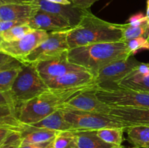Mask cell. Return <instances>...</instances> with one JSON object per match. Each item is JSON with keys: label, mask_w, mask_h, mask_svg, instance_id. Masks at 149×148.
Returning <instances> with one entry per match:
<instances>
[{"label": "cell", "mask_w": 149, "mask_h": 148, "mask_svg": "<svg viewBox=\"0 0 149 148\" xmlns=\"http://www.w3.org/2000/svg\"><path fill=\"white\" fill-rule=\"evenodd\" d=\"M70 49L92 44L122 41L119 25L105 21L86 10L81 21L69 29L67 36Z\"/></svg>", "instance_id": "obj_3"}, {"label": "cell", "mask_w": 149, "mask_h": 148, "mask_svg": "<svg viewBox=\"0 0 149 148\" xmlns=\"http://www.w3.org/2000/svg\"><path fill=\"white\" fill-rule=\"evenodd\" d=\"M51 142L45 144H40V145H20V146L18 148H45Z\"/></svg>", "instance_id": "obj_37"}, {"label": "cell", "mask_w": 149, "mask_h": 148, "mask_svg": "<svg viewBox=\"0 0 149 148\" xmlns=\"http://www.w3.org/2000/svg\"><path fill=\"white\" fill-rule=\"evenodd\" d=\"M29 20H14V21H9V20H0V35L4 33L6 30L12 28L16 26L20 25L28 24Z\"/></svg>", "instance_id": "obj_31"}, {"label": "cell", "mask_w": 149, "mask_h": 148, "mask_svg": "<svg viewBox=\"0 0 149 148\" xmlns=\"http://www.w3.org/2000/svg\"><path fill=\"white\" fill-rule=\"evenodd\" d=\"M141 63L134 56L114 61L99 71L95 77L96 83L99 87L116 86L118 81L127 76Z\"/></svg>", "instance_id": "obj_8"}, {"label": "cell", "mask_w": 149, "mask_h": 148, "mask_svg": "<svg viewBox=\"0 0 149 148\" xmlns=\"http://www.w3.org/2000/svg\"><path fill=\"white\" fill-rule=\"evenodd\" d=\"M0 105L10 106L16 109L13 99L10 92H1L0 91Z\"/></svg>", "instance_id": "obj_35"}, {"label": "cell", "mask_w": 149, "mask_h": 148, "mask_svg": "<svg viewBox=\"0 0 149 148\" xmlns=\"http://www.w3.org/2000/svg\"><path fill=\"white\" fill-rule=\"evenodd\" d=\"M146 18L148 21V24L149 25V0H147V8H146Z\"/></svg>", "instance_id": "obj_39"}, {"label": "cell", "mask_w": 149, "mask_h": 148, "mask_svg": "<svg viewBox=\"0 0 149 148\" xmlns=\"http://www.w3.org/2000/svg\"><path fill=\"white\" fill-rule=\"evenodd\" d=\"M49 37V32L33 30L22 39L12 42L3 41L0 52L7 54L22 62L23 59Z\"/></svg>", "instance_id": "obj_9"}, {"label": "cell", "mask_w": 149, "mask_h": 148, "mask_svg": "<svg viewBox=\"0 0 149 148\" xmlns=\"http://www.w3.org/2000/svg\"><path fill=\"white\" fill-rule=\"evenodd\" d=\"M97 86H98L95 84L62 89L49 88L47 91L17 107L16 110L17 118L22 124L31 125L37 123L61 108L62 104L71 97Z\"/></svg>", "instance_id": "obj_1"}, {"label": "cell", "mask_w": 149, "mask_h": 148, "mask_svg": "<svg viewBox=\"0 0 149 148\" xmlns=\"http://www.w3.org/2000/svg\"><path fill=\"white\" fill-rule=\"evenodd\" d=\"M61 109L65 120L72 126L74 131H97L106 128H127L126 125L107 114Z\"/></svg>", "instance_id": "obj_6"}, {"label": "cell", "mask_w": 149, "mask_h": 148, "mask_svg": "<svg viewBox=\"0 0 149 148\" xmlns=\"http://www.w3.org/2000/svg\"><path fill=\"white\" fill-rule=\"evenodd\" d=\"M78 148H112L115 145L106 143L97 134V131H76Z\"/></svg>", "instance_id": "obj_20"}, {"label": "cell", "mask_w": 149, "mask_h": 148, "mask_svg": "<svg viewBox=\"0 0 149 148\" xmlns=\"http://www.w3.org/2000/svg\"><path fill=\"white\" fill-rule=\"evenodd\" d=\"M116 86L149 93V63L141 62L127 76L118 81Z\"/></svg>", "instance_id": "obj_15"}, {"label": "cell", "mask_w": 149, "mask_h": 148, "mask_svg": "<svg viewBox=\"0 0 149 148\" xmlns=\"http://www.w3.org/2000/svg\"><path fill=\"white\" fill-rule=\"evenodd\" d=\"M58 132L30 125L23 124L20 130L21 145H40L53 141Z\"/></svg>", "instance_id": "obj_18"}, {"label": "cell", "mask_w": 149, "mask_h": 148, "mask_svg": "<svg viewBox=\"0 0 149 148\" xmlns=\"http://www.w3.org/2000/svg\"><path fill=\"white\" fill-rule=\"evenodd\" d=\"M49 89H62L97 84L95 77L87 71L70 72L45 81Z\"/></svg>", "instance_id": "obj_13"}, {"label": "cell", "mask_w": 149, "mask_h": 148, "mask_svg": "<svg viewBox=\"0 0 149 148\" xmlns=\"http://www.w3.org/2000/svg\"><path fill=\"white\" fill-rule=\"evenodd\" d=\"M28 25L34 30H42L47 32L57 31L71 28L62 17L41 10L33 17L29 19Z\"/></svg>", "instance_id": "obj_16"}, {"label": "cell", "mask_w": 149, "mask_h": 148, "mask_svg": "<svg viewBox=\"0 0 149 148\" xmlns=\"http://www.w3.org/2000/svg\"><path fill=\"white\" fill-rule=\"evenodd\" d=\"M127 23H129V24L132 25V26H138L148 23V21H147L146 16L143 13L138 12L131 16V17L128 19Z\"/></svg>", "instance_id": "obj_32"}, {"label": "cell", "mask_w": 149, "mask_h": 148, "mask_svg": "<svg viewBox=\"0 0 149 148\" xmlns=\"http://www.w3.org/2000/svg\"><path fill=\"white\" fill-rule=\"evenodd\" d=\"M52 145L53 148H78L76 131L58 132Z\"/></svg>", "instance_id": "obj_25"}, {"label": "cell", "mask_w": 149, "mask_h": 148, "mask_svg": "<svg viewBox=\"0 0 149 148\" xmlns=\"http://www.w3.org/2000/svg\"><path fill=\"white\" fill-rule=\"evenodd\" d=\"M148 50H149V49H148Z\"/></svg>", "instance_id": "obj_44"}, {"label": "cell", "mask_w": 149, "mask_h": 148, "mask_svg": "<svg viewBox=\"0 0 149 148\" xmlns=\"http://www.w3.org/2000/svg\"><path fill=\"white\" fill-rule=\"evenodd\" d=\"M118 25L122 30L123 42L138 37H146L149 40V25L148 23L138 26H132L128 23Z\"/></svg>", "instance_id": "obj_22"}, {"label": "cell", "mask_w": 149, "mask_h": 148, "mask_svg": "<svg viewBox=\"0 0 149 148\" xmlns=\"http://www.w3.org/2000/svg\"><path fill=\"white\" fill-rule=\"evenodd\" d=\"M30 126L50 129V130L56 131H74L72 126L65 120L62 110L61 108L45 117L40 121L31 124Z\"/></svg>", "instance_id": "obj_19"}, {"label": "cell", "mask_w": 149, "mask_h": 148, "mask_svg": "<svg viewBox=\"0 0 149 148\" xmlns=\"http://www.w3.org/2000/svg\"><path fill=\"white\" fill-rule=\"evenodd\" d=\"M22 124L17 118V111L15 107L0 105V127L17 128L21 129Z\"/></svg>", "instance_id": "obj_24"}, {"label": "cell", "mask_w": 149, "mask_h": 148, "mask_svg": "<svg viewBox=\"0 0 149 148\" xmlns=\"http://www.w3.org/2000/svg\"><path fill=\"white\" fill-rule=\"evenodd\" d=\"M109 115L130 127L132 126H149V109L135 107H111Z\"/></svg>", "instance_id": "obj_14"}, {"label": "cell", "mask_w": 149, "mask_h": 148, "mask_svg": "<svg viewBox=\"0 0 149 148\" xmlns=\"http://www.w3.org/2000/svg\"><path fill=\"white\" fill-rule=\"evenodd\" d=\"M100 101L111 107L149 109V93L115 86L99 87L95 90Z\"/></svg>", "instance_id": "obj_5"}, {"label": "cell", "mask_w": 149, "mask_h": 148, "mask_svg": "<svg viewBox=\"0 0 149 148\" xmlns=\"http://www.w3.org/2000/svg\"><path fill=\"white\" fill-rule=\"evenodd\" d=\"M125 128H106L97 131V134L106 143L121 146L124 141V131Z\"/></svg>", "instance_id": "obj_23"}, {"label": "cell", "mask_w": 149, "mask_h": 148, "mask_svg": "<svg viewBox=\"0 0 149 148\" xmlns=\"http://www.w3.org/2000/svg\"><path fill=\"white\" fill-rule=\"evenodd\" d=\"M23 64V62L19 61L18 59L13 57L7 54L0 52V71L21 66Z\"/></svg>", "instance_id": "obj_29"}, {"label": "cell", "mask_w": 149, "mask_h": 148, "mask_svg": "<svg viewBox=\"0 0 149 148\" xmlns=\"http://www.w3.org/2000/svg\"><path fill=\"white\" fill-rule=\"evenodd\" d=\"M33 3L39 7V10L62 17L71 27H75L79 23L86 11V10L78 8L72 4L65 5L47 0H33Z\"/></svg>", "instance_id": "obj_12"}, {"label": "cell", "mask_w": 149, "mask_h": 148, "mask_svg": "<svg viewBox=\"0 0 149 148\" xmlns=\"http://www.w3.org/2000/svg\"><path fill=\"white\" fill-rule=\"evenodd\" d=\"M45 148H53V147H52V142H51V143H50V144H49V145H48V146H47V147H45Z\"/></svg>", "instance_id": "obj_42"}, {"label": "cell", "mask_w": 149, "mask_h": 148, "mask_svg": "<svg viewBox=\"0 0 149 148\" xmlns=\"http://www.w3.org/2000/svg\"><path fill=\"white\" fill-rule=\"evenodd\" d=\"M48 1H50L52 3H56V4H71V1L69 0H47Z\"/></svg>", "instance_id": "obj_38"}, {"label": "cell", "mask_w": 149, "mask_h": 148, "mask_svg": "<svg viewBox=\"0 0 149 148\" xmlns=\"http://www.w3.org/2000/svg\"><path fill=\"white\" fill-rule=\"evenodd\" d=\"M71 4L82 10H89L98 0H69Z\"/></svg>", "instance_id": "obj_34"}, {"label": "cell", "mask_w": 149, "mask_h": 148, "mask_svg": "<svg viewBox=\"0 0 149 148\" xmlns=\"http://www.w3.org/2000/svg\"><path fill=\"white\" fill-rule=\"evenodd\" d=\"M70 28L49 32L47 39L25 57L22 62L36 65L39 62L61 57L65 55L70 49L67 40Z\"/></svg>", "instance_id": "obj_7"}, {"label": "cell", "mask_w": 149, "mask_h": 148, "mask_svg": "<svg viewBox=\"0 0 149 148\" xmlns=\"http://www.w3.org/2000/svg\"><path fill=\"white\" fill-rule=\"evenodd\" d=\"M131 148H139V147H131Z\"/></svg>", "instance_id": "obj_43"}, {"label": "cell", "mask_w": 149, "mask_h": 148, "mask_svg": "<svg viewBox=\"0 0 149 148\" xmlns=\"http://www.w3.org/2000/svg\"><path fill=\"white\" fill-rule=\"evenodd\" d=\"M132 56H134L138 51L149 49V40L146 37H138L125 42Z\"/></svg>", "instance_id": "obj_28"}, {"label": "cell", "mask_w": 149, "mask_h": 148, "mask_svg": "<svg viewBox=\"0 0 149 148\" xmlns=\"http://www.w3.org/2000/svg\"><path fill=\"white\" fill-rule=\"evenodd\" d=\"M3 41H4V40H3V39H2V38H1V35H0V46H1V44H2Z\"/></svg>", "instance_id": "obj_41"}, {"label": "cell", "mask_w": 149, "mask_h": 148, "mask_svg": "<svg viewBox=\"0 0 149 148\" xmlns=\"http://www.w3.org/2000/svg\"><path fill=\"white\" fill-rule=\"evenodd\" d=\"M97 87L71 97L62 104L61 108L109 115L111 107L99 100L95 92Z\"/></svg>", "instance_id": "obj_10"}, {"label": "cell", "mask_w": 149, "mask_h": 148, "mask_svg": "<svg viewBox=\"0 0 149 148\" xmlns=\"http://www.w3.org/2000/svg\"><path fill=\"white\" fill-rule=\"evenodd\" d=\"M112 148H126V147H123L121 145V146H114L113 147H112Z\"/></svg>", "instance_id": "obj_40"}, {"label": "cell", "mask_w": 149, "mask_h": 148, "mask_svg": "<svg viewBox=\"0 0 149 148\" xmlns=\"http://www.w3.org/2000/svg\"><path fill=\"white\" fill-rule=\"evenodd\" d=\"M34 65L39 75L45 81L70 72L87 71L85 68L70 62L68 59V52L61 57L39 62Z\"/></svg>", "instance_id": "obj_11"}, {"label": "cell", "mask_w": 149, "mask_h": 148, "mask_svg": "<svg viewBox=\"0 0 149 148\" xmlns=\"http://www.w3.org/2000/svg\"><path fill=\"white\" fill-rule=\"evenodd\" d=\"M39 10L33 4H9L0 7V20H29Z\"/></svg>", "instance_id": "obj_17"}, {"label": "cell", "mask_w": 149, "mask_h": 148, "mask_svg": "<svg viewBox=\"0 0 149 148\" xmlns=\"http://www.w3.org/2000/svg\"><path fill=\"white\" fill-rule=\"evenodd\" d=\"M21 145L20 131H15L0 145V148H18Z\"/></svg>", "instance_id": "obj_30"}, {"label": "cell", "mask_w": 149, "mask_h": 148, "mask_svg": "<svg viewBox=\"0 0 149 148\" xmlns=\"http://www.w3.org/2000/svg\"><path fill=\"white\" fill-rule=\"evenodd\" d=\"M33 30L34 29L30 27L28 24L20 25L4 31V33H1V36L4 41L12 42L22 39Z\"/></svg>", "instance_id": "obj_27"}, {"label": "cell", "mask_w": 149, "mask_h": 148, "mask_svg": "<svg viewBox=\"0 0 149 148\" xmlns=\"http://www.w3.org/2000/svg\"><path fill=\"white\" fill-rule=\"evenodd\" d=\"M22 65L0 71V91L9 92L11 90L13 84L21 70Z\"/></svg>", "instance_id": "obj_26"}, {"label": "cell", "mask_w": 149, "mask_h": 148, "mask_svg": "<svg viewBox=\"0 0 149 148\" xmlns=\"http://www.w3.org/2000/svg\"><path fill=\"white\" fill-rule=\"evenodd\" d=\"M33 0H0V7L9 4H33Z\"/></svg>", "instance_id": "obj_36"}, {"label": "cell", "mask_w": 149, "mask_h": 148, "mask_svg": "<svg viewBox=\"0 0 149 148\" xmlns=\"http://www.w3.org/2000/svg\"><path fill=\"white\" fill-rule=\"evenodd\" d=\"M49 89L33 64L23 63L10 92L16 110L21 104Z\"/></svg>", "instance_id": "obj_4"}, {"label": "cell", "mask_w": 149, "mask_h": 148, "mask_svg": "<svg viewBox=\"0 0 149 148\" xmlns=\"http://www.w3.org/2000/svg\"><path fill=\"white\" fill-rule=\"evenodd\" d=\"M128 140L135 147L149 148V126H132L126 129Z\"/></svg>", "instance_id": "obj_21"}, {"label": "cell", "mask_w": 149, "mask_h": 148, "mask_svg": "<svg viewBox=\"0 0 149 148\" xmlns=\"http://www.w3.org/2000/svg\"><path fill=\"white\" fill-rule=\"evenodd\" d=\"M21 129L17 128L7 127V126H1L0 127V145H2L6 139L15 131H20Z\"/></svg>", "instance_id": "obj_33"}, {"label": "cell", "mask_w": 149, "mask_h": 148, "mask_svg": "<svg viewBox=\"0 0 149 148\" xmlns=\"http://www.w3.org/2000/svg\"><path fill=\"white\" fill-rule=\"evenodd\" d=\"M130 56L132 55L123 41L92 44L73 48L68 52L70 62L85 68L95 77L103 67Z\"/></svg>", "instance_id": "obj_2"}]
</instances>
